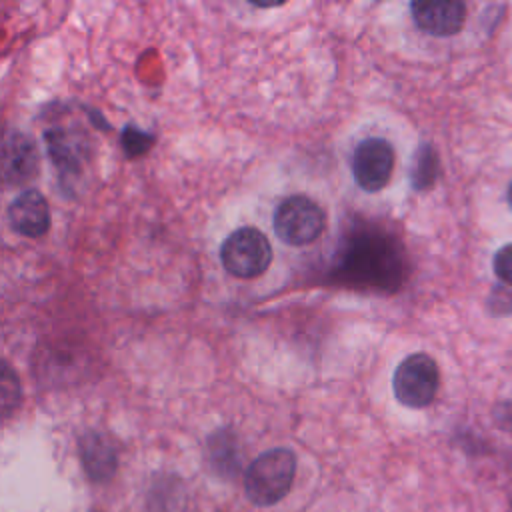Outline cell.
Returning <instances> with one entry per match:
<instances>
[{"instance_id":"obj_1","label":"cell","mask_w":512,"mask_h":512,"mask_svg":"<svg viewBox=\"0 0 512 512\" xmlns=\"http://www.w3.org/2000/svg\"><path fill=\"white\" fill-rule=\"evenodd\" d=\"M296 474V456L288 448H272L256 456L246 470L244 490L256 506H272L280 502Z\"/></svg>"},{"instance_id":"obj_2","label":"cell","mask_w":512,"mask_h":512,"mask_svg":"<svg viewBox=\"0 0 512 512\" xmlns=\"http://www.w3.org/2000/svg\"><path fill=\"white\" fill-rule=\"evenodd\" d=\"M220 262L224 270L236 278H256L270 266L272 246L264 232L252 226H242L222 242Z\"/></svg>"},{"instance_id":"obj_3","label":"cell","mask_w":512,"mask_h":512,"mask_svg":"<svg viewBox=\"0 0 512 512\" xmlns=\"http://www.w3.org/2000/svg\"><path fill=\"white\" fill-rule=\"evenodd\" d=\"M324 226V210L304 194L288 196L274 212V232L288 246L312 244L322 234Z\"/></svg>"},{"instance_id":"obj_4","label":"cell","mask_w":512,"mask_h":512,"mask_svg":"<svg viewBox=\"0 0 512 512\" xmlns=\"http://www.w3.org/2000/svg\"><path fill=\"white\" fill-rule=\"evenodd\" d=\"M440 372L434 362L424 352L406 356L394 370L392 390L396 400L408 408L428 406L438 392Z\"/></svg>"},{"instance_id":"obj_5","label":"cell","mask_w":512,"mask_h":512,"mask_svg":"<svg viewBox=\"0 0 512 512\" xmlns=\"http://www.w3.org/2000/svg\"><path fill=\"white\" fill-rule=\"evenodd\" d=\"M394 170V148L384 138L362 140L352 154V176L366 192L382 190Z\"/></svg>"},{"instance_id":"obj_6","label":"cell","mask_w":512,"mask_h":512,"mask_svg":"<svg viewBox=\"0 0 512 512\" xmlns=\"http://www.w3.org/2000/svg\"><path fill=\"white\" fill-rule=\"evenodd\" d=\"M38 150L32 138L8 130L2 142V178L8 186L24 184L38 174Z\"/></svg>"},{"instance_id":"obj_7","label":"cell","mask_w":512,"mask_h":512,"mask_svg":"<svg viewBox=\"0 0 512 512\" xmlns=\"http://www.w3.org/2000/svg\"><path fill=\"white\" fill-rule=\"evenodd\" d=\"M8 222L12 230L24 238H40L50 228V208L46 198L30 188L22 190L8 208Z\"/></svg>"},{"instance_id":"obj_8","label":"cell","mask_w":512,"mask_h":512,"mask_svg":"<svg viewBox=\"0 0 512 512\" xmlns=\"http://www.w3.org/2000/svg\"><path fill=\"white\" fill-rule=\"evenodd\" d=\"M410 12L416 26L432 36H454L466 20V6L456 0L412 2Z\"/></svg>"},{"instance_id":"obj_9","label":"cell","mask_w":512,"mask_h":512,"mask_svg":"<svg viewBox=\"0 0 512 512\" xmlns=\"http://www.w3.org/2000/svg\"><path fill=\"white\" fill-rule=\"evenodd\" d=\"M46 144L48 154L62 176L78 174L90 154L88 138L82 132H66L56 128L46 132Z\"/></svg>"},{"instance_id":"obj_10","label":"cell","mask_w":512,"mask_h":512,"mask_svg":"<svg viewBox=\"0 0 512 512\" xmlns=\"http://www.w3.org/2000/svg\"><path fill=\"white\" fill-rule=\"evenodd\" d=\"M78 448H80L82 466L90 480L106 482L114 476L118 460H116V450L112 448L106 436H102L100 432H86L80 438Z\"/></svg>"},{"instance_id":"obj_11","label":"cell","mask_w":512,"mask_h":512,"mask_svg":"<svg viewBox=\"0 0 512 512\" xmlns=\"http://www.w3.org/2000/svg\"><path fill=\"white\" fill-rule=\"evenodd\" d=\"M438 176V156L432 146L422 144L414 156V170H412V184L418 190H426L434 184Z\"/></svg>"},{"instance_id":"obj_12","label":"cell","mask_w":512,"mask_h":512,"mask_svg":"<svg viewBox=\"0 0 512 512\" xmlns=\"http://www.w3.org/2000/svg\"><path fill=\"white\" fill-rule=\"evenodd\" d=\"M154 136L144 132V130H138L136 126H124L122 130V136H120V142H122V150L128 158H136V156H142L144 152H148L152 146H154Z\"/></svg>"},{"instance_id":"obj_13","label":"cell","mask_w":512,"mask_h":512,"mask_svg":"<svg viewBox=\"0 0 512 512\" xmlns=\"http://www.w3.org/2000/svg\"><path fill=\"white\" fill-rule=\"evenodd\" d=\"M0 396H2V412L8 418L10 412L20 402V382H18L16 374L12 372L10 364H6V362H4L2 378H0Z\"/></svg>"},{"instance_id":"obj_14","label":"cell","mask_w":512,"mask_h":512,"mask_svg":"<svg viewBox=\"0 0 512 512\" xmlns=\"http://www.w3.org/2000/svg\"><path fill=\"white\" fill-rule=\"evenodd\" d=\"M232 444H234V438H232L228 432H224V430H220L216 436L210 438L212 462H214V466H218L220 470H230V468L236 466V460H232L230 456H226V454H228L226 448H230Z\"/></svg>"},{"instance_id":"obj_15","label":"cell","mask_w":512,"mask_h":512,"mask_svg":"<svg viewBox=\"0 0 512 512\" xmlns=\"http://www.w3.org/2000/svg\"><path fill=\"white\" fill-rule=\"evenodd\" d=\"M494 272L504 284L512 286V244H506L496 252Z\"/></svg>"},{"instance_id":"obj_16","label":"cell","mask_w":512,"mask_h":512,"mask_svg":"<svg viewBox=\"0 0 512 512\" xmlns=\"http://www.w3.org/2000/svg\"><path fill=\"white\" fill-rule=\"evenodd\" d=\"M506 198H508V204L512 206V182H510V186H508V194H506Z\"/></svg>"}]
</instances>
